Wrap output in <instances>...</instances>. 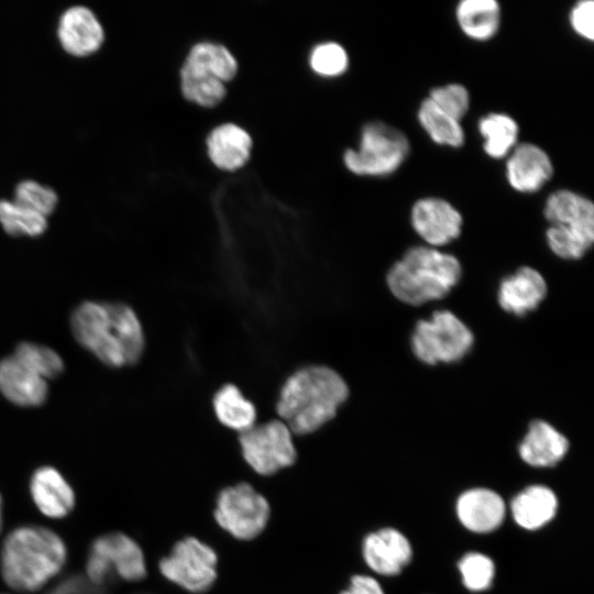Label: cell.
Returning a JSON list of instances; mask_svg holds the SVG:
<instances>
[{
    "label": "cell",
    "mask_w": 594,
    "mask_h": 594,
    "mask_svg": "<svg viewBox=\"0 0 594 594\" xmlns=\"http://www.w3.org/2000/svg\"><path fill=\"white\" fill-rule=\"evenodd\" d=\"M454 15L465 36L486 42L499 30L502 9L496 0H462L457 4Z\"/></svg>",
    "instance_id": "23"
},
{
    "label": "cell",
    "mask_w": 594,
    "mask_h": 594,
    "mask_svg": "<svg viewBox=\"0 0 594 594\" xmlns=\"http://www.w3.org/2000/svg\"><path fill=\"white\" fill-rule=\"evenodd\" d=\"M558 501L553 492L541 485L530 486L520 492L512 502L515 521L522 528L537 529L552 519Z\"/></svg>",
    "instance_id": "24"
},
{
    "label": "cell",
    "mask_w": 594,
    "mask_h": 594,
    "mask_svg": "<svg viewBox=\"0 0 594 594\" xmlns=\"http://www.w3.org/2000/svg\"><path fill=\"white\" fill-rule=\"evenodd\" d=\"M216 566L213 549L194 537L178 541L160 562V570L167 580L194 593L205 592L213 584Z\"/></svg>",
    "instance_id": "12"
},
{
    "label": "cell",
    "mask_w": 594,
    "mask_h": 594,
    "mask_svg": "<svg viewBox=\"0 0 594 594\" xmlns=\"http://www.w3.org/2000/svg\"><path fill=\"white\" fill-rule=\"evenodd\" d=\"M309 63L315 73L324 77H337L348 69L349 56L340 44L327 42L312 50Z\"/></svg>",
    "instance_id": "30"
},
{
    "label": "cell",
    "mask_w": 594,
    "mask_h": 594,
    "mask_svg": "<svg viewBox=\"0 0 594 594\" xmlns=\"http://www.w3.org/2000/svg\"><path fill=\"white\" fill-rule=\"evenodd\" d=\"M473 343L472 331L449 310H438L429 319L419 320L410 338L414 355L427 365L461 361Z\"/></svg>",
    "instance_id": "8"
},
{
    "label": "cell",
    "mask_w": 594,
    "mask_h": 594,
    "mask_svg": "<svg viewBox=\"0 0 594 594\" xmlns=\"http://www.w3.org/2000/svg\"><path fill=\"white\" fill-rule=\"evenodd\" d=\"M547 290L543 276L532 267L522 266L502 279L497 299L503 310L522 317L538 308Z\"/></svg>",
    "instance_id": "17"
},
{
    "label": "cell",
    "mask_w": 594,
    "mask_h": 594,
    "mask_svg": "<svg viewBox=\"0 0 594 594\" xmlns=\"http://www.w3.org/2000/svg\"><path fill=\"white\" fill-rule=\"evenodd\" d=\"M410 224L428 246L437 249L460 237L463 217L444 198L428 196L417 199L411 206Z\"/></svg>",
    "instance_id": "13"
},
{
    "label": "cell",
    "mask_w": 594,
    "mask_h": 594,
    "mask_svg": "<svg viewBox=\"0 0 594 594\" xmlns=\"http://www.w3.org/2000/svg\"><path fill=\"white\" fill-rule=\"evenodd\" d=\"M505 166L508 185L520 194L539 191L554 172L549 154L531 142L518 143L508 154Z\"/></svg>",
    "instance_id": "14"
},
{
    "label": "cell",
    "mask_w": 594,
    "mask_h": 594,
    "mask_svg": "<svg viewBox=\"0 0 594 594\" xmlns=\"http://www.w3.org/2000/svg\"><path fill=\"white\" fill-rule=\"evenodd\" d=\"M569 449L568 439L543 420L530 422L519 444L520 458L532 466H552L563 459Z\"/></svg>",
    "instance_id": "21"
},
{
    "label": "cell",
    "mask_w": 594,
    "mask_h": 594,
    "mask_svg": "<svg viewBox=\"0 0 594 594\" xmlns=\"http://www.w3.org/2000/svg\"><path fill=\"white\" fill-rule=\"evenodd\" d=\"M57 36L66 53L76 57H86L101 47L105 31L90 9L76 6L61 15Z\"/></svg>",
    "instance_id": "16"
},
{
    "label": "cell",
    "mask_w": 594,
    "mask_h": 594,
    "mask_svg": "<svg viewBox=\"0 0 594 594\" xmlns=\"http://www.w3.org/2000/svg\"><path fill=\"white\" fill-rule=\"evenodd\" d=\"M460 521L474 532H490L496 529L505 516L502 497L486 488H474L463 493L457 503Z\"/></svg>",
    "instance_id": "19"
},
{
    "label": "cell",
    "mask_w": 594,
    "mask_h": 594,
    "mask_svg": "<svg viewBox=\"0 0 594 594\" xmlns=\"http://www.w3.org/2000/svg\"><path fill=\"white\" fill-rule=\"evenodd\" d=\"M417 119L436 144L453 148L464 144L465 133L461 121L442 111L428 97L420 102Z\"/></svg>",
    "instance_id": "27"
},
{
    "label": "cell",
    "mask_w": 594,
    "mask_h": 594,
    "mask_svg": "<svg viewBox=\"0 0 594 594\" xmlns=\"http://www.w3.org/2000/svg\"><path fill=\"white\" fill-rule=\"evenodd\" d=\"M211 162L223 170H235L250 158L252 140L250 134L234 123L215 128L207 138Z\"/></svg>",
    "instance_id": "22"
},
{
    "label": "cell",
    "mask_w": 594,
    "mask_h": 594,
    "mask_svg": "<svg viewBox=\"0 0 594 594\" xmlns=\"http://www.w3.org/2000/svg\"><path fill=\"white\" fill-rule=\"evenodd\" d=\"M293 436L282 420L274 419L255 424L240 433L239 441L248 464L261 475H271L295 462Z\"/></svg>",
    "instance_id": "10"
},
{
    "label": "cell",
    "mask_w": 594,
    "mask_h": 594,
    "mask_svg": "<svg viewBox=\"0 0 594 594\" xmlns=\"http://www.w3.org/2000/svg\"><path fill=\"white\" fill-rule=\"evenodd\" d=\"M428 98L442 111L461 121L470 109V94L458 82L435 87Z\"/></svg>",
    "instance_id": "31"
},
{
    "label": "cell",
    "mask_w": 594,
    "mask_h": 594,
    "mask_svg": "<svg viewBox=\"0 0 594 594\" xmlns=\"http://www.w3.org/2000/svg\"><path fill=\"white\" fill-rule=\"evenodd\" d=\"M410 152V142L397 128L372 121L361 130L356 150L343 154L345 167L359 176L384 177L398 170Z\"/></svg>",
    "instance_id": "7"
},
{
    "label": "cell",
    "mask_w": 594,
    "mask_h": 594,
    "mask_svg": "<svg viewBox=\"0 0 594 594\" xmlns=\"http://www.w3.org/2000/svg\"><path fill=\"white\" fill-rule=\"evenodd\" d=\"M2 529V499L0 496V531Z\"/></svg>",
    "instance_id": "35"
},
{
    "label": "cell",
    "mask_w": 594,
    "mask_h": 594,
    "mask_svg": "<svg viewBox=\"0 0 594 594\" xmlns=\"http://www.w3.org/2000/svg\"><path fill=\"white\" fill-rule=\"evenodd\" d=\"M65 560V544L54 531L22 526L12 530L3 542L1 574L11 588L33 592L55 576Z\"/></svg>",
    "instance_id": "3"
},
{
    "label": "cell",
    "mask_w": 594,
    "mask_h": 594,
    "mask_svg": "<svg viewBox=\"0 0 594 594\" xmlns=\"http://www.w3.org/2000/svg\"><path fill=\"white\" fill-rule=\"evenodd\" d=\"M13 202L47 218L55 210L58 197L51 187L28 179L16 185Z\"/></svg>",
    "instance_id": "29"
},
{
    "label": "cell",
    "mask_w": 594,
    "mask_h": 594,
    "mask_svg": "<svg viewBox=\"0 0 594 594\" xmlns=\"http://www.w3.org/2000/svg\"><path fill=\"white\" fill-rule=\"evenodd\" d=\"M367 565L378 574L396 575L411 559V547L406 537L393 528L369 535L363 543Z\"/></svg>",
    "instance_id": "18"
},
{
    "label": "cell",
    "mask_w": 594,
    "mask_h": 594,
    "mask_svg": "<svg viewBox=\"0 0 594 594\" xmlns=\"http://www.w3.org/2000/svg\"><path fill=\"white\" fill-rule=\"evenodd\" d=\"M348 397V384L337 371L326 365H307L286 378L276 410L293 435H307L333 419Z\"/></svg>",
    "instance_id": "2"
},
{
    "label": "cell",
    "mask_w": 594,
    "mask_h": 594,
    "mask_svg": "<svg viewBox=\"0 0 594 594\" xmlns=\"http://www.w3.org/2000/svg\"><path fill=\"white\" fill-rule=\"evenodd\" d=\"M459 260L436 248L419 245L408 249L386 275L391 293L400 301L419 306L446 297L460 282Z\"/></svg>",
    "instance_id": "4"
},
{
    "label": "cell",
    "mask_w": 594,
    "mask_h": 594,
    "mask_svg": "<svg viewBox=\"0 0 594 594\" xmlns=\"http://www.w3.org/2000/svg\"><path fill=\"white\" fill-rule=\"evenodd\" d=\"M77 342L111 367L135 364L145 345L135 311L120 302L85 301L70 317Z\"/></svg>",
    "instance_id": "1"
},
{
    "label": "cell",
    "mask_w": 594,
    "mask_h": 594,
    "mask_svg": "<svg viewBox=\"0 0 594 594\" xmlns=\"http://www.w3.org/2000/svg\"><path fill=\"white\" fill-rule=\"evenodd\" d=\"M212 407L218 421L239 433L256 424L254 404L233 384H226L216 392Z\"/></svg>",
    "instance_id": "25"
},
{
    "label": "cell",
    "mask_w": 594,
    "mask_h": 594,
    "mask_svg": "<svg viewBox=\"0 0 594 594\" xmlns=\"http://www.w3.org/2000/svg\"><path fill=\"white\" fill-rule=\"evenodd\" d=\"M569 23L580 37L592 42L594 40V2L580 0L570 10Z\"/></svg>",
    "instance_id": "33"
},
{
    "label": "cell",
    "mask_w": 594,
    "mask_h": 594,
    "mask_svg": "<svg viewBox=\"0 0 594 594\" xmlns=\"http://www.w3.org/2000/svg\"><path fill=\"white\" fill-rule=\"evenodd\" d=\"M0 224L12 237H38L48 226L43 215L7 199H0Z\"/></svg>",
    "instance_id": "28"
},
{
    "label": "cell",
    "mask_w": 594,
    "mask_h": 594,
    "mask_svg": "<svg viewBox=\"0 0 594 594\" xmlns=\"http://www.w3.org/2000/svg\"><path fill=\"white\" fill-rule=\"evenodd\" d=\"M543 216L551 227L594 240V205L582 194L566 188L552 191Z\"/></svg>",
    "instance_id": "15"
},
{
    "label": "cell",
    "mask_w": 594,
    "mask_h": 594,
    "mask_svg": "<svg viewBox=\"0 0 594 594\" xmlns=\"http://www.w3.org/2000/svg\"><path fill=\"white\" fill-rule=\"evenodd\" d=\"M86 571L91 585L98 590H102L113 572L127 581H139L146 574L141 548L133 539L120 532L94 541Z\"/></svg>",
    "instance_id": "9"
},
{
    "label": "cell",
    "mask_w": 594,
    "mask_h": 594,
    "mask_svg": "<svg viewBox=\"0 0 594 594\" xmlns=\"http://www.w3.org/2000/svg\"><path fill=\"white\" fill-rule=\"evenodd\" d=\"M31 495L37 508L51 518L65 517L75 505L72 487L52 466H43L34 472L31 479Z\"/></svg>",
    "instance_id": "20"
},
{
    "label": "cell",
    "mask_w": 594,
    "mask_h": 594,
    "mask_svg": "<svg viewBox=\"0 0 594 594\" xmlns=\"http://www.w3.org/2000/svg\"><path fill=\"white\" fill-rule=\"evenodd\" d=\"M215 517L220 527L233 537L250 540L265 528L270 506L266 498L251 485L240 483L219 494Z\"/></svg>",
    "instance_id": "11"
},
{
    "label": "cell",
    "mask_w": 594,
    "mask_h": 594,
    "mask_svg": "<svg viewBox=\"0 0 594 594\" xmlns=\"http://www.w3.org/2000/svg\"><path fill=\"white\" fill-rule=\"evenodd\" d=\"M238 72L233 54L211 42L191 47L180 69V86L186 99L202 106H217L226 96L224 82Z\"/></svg>",
    "instance_id": "6"
},
{
    "label": "cell",
    "mask_w": 594,
    "mask_h": 594,
    "mask_svg": "<svg viewBox=\"0 0 594 594\" xmlns=\"http://www.w3.org/2000/svg\"><path fill=\"white\" fill-rule=\"evenodd\" d=\"M459 570L464 585L471 591L490 587L494 578L493 561L482 553H468L459 562Z\"/></svg>",
    "instance_id": "32"
},
{
    "label": "cell",
    "mask_w": 594,
    "mask_h": 594,
    "mask_svg": "<svg viewBox=\"0 0 594 594\" xmlns=\"http://www.w3.org/2000/svg\"><path fill=\"white\" fill-rule=\"evenodd\" d=\"M477 130L483 139L484 153L493 160L507 157L518 144V123L507 113H486L479 120Z\"/></svg>",
    "instance_id": "26"
},
{
    "label": "cell",
    "mask_w": 594,
    "mask_h": 594,
    "mask_svg": "<svg viewBox=\"0 0 594 594\" xmlns=\"http://www.w3.org/2000/svg\"><path fill=\"white\" fill-rule=\"evenodd\" d=\"M341 594H384L377 581L367 575H355L351 579V585Z\"/></svg>",
    "instance_id": "34"
},
{
    "label": "cell",
    "mask_w": 594,
    "mask_h": 594,
    "mask_svg": "<svg viewBox=\"0 0 594 594\" xmlns=\"http://www.w3.org/2000/svg\"><path fill=\"white\" fill-rule=\"evenodd\" d=\"M63 370V359L53 349L21 342L11 355L0 361V392L14 405L40 406L47 398V380Z\"/></svg>",
    "instance_id": "5"
}]
</instances>
